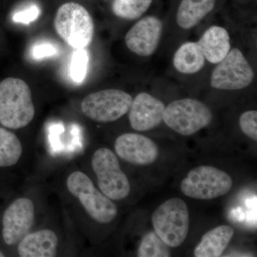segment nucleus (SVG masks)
<instances>
[{
  "label": "nucleus",
  "mask_w": 257,
  "mask_h": 257,
  "mask_svg": "<svg viewBox=\"0 0 257 257\" xmlns=\"http://www.w3.org/2000/svg\"><path fill=\"white\" fill-rule=\"evenodd\" d=\"M133 99L119 89H104L89 94L83 99L81 109L89 119L97 122H111L130 110Z\"/></svg>",
  "instance_id": "6e6552de"
},
{
  "label": "nucleus",
  "mask_w": 257,
  "mask_h": 257,
  "mask_svg": "<svg viewBox=\"0 0 257 257\" xmlns=\"http://www.w3.org/2000/svg\"><path fill=\"white\" fill-rule=\"evenodd\" d=\"M114 149L118 156L132 165H151L159 157V149L151 139L136 133H126L116 139Z\"/></svg>",
  "instance_id": "9b49d317"
},
{
  "label": "nucleus",
  "mask_w": 257,
  "mask_h": 257,
  "mask_svg": "<svg viewBox=\"0 0 257 257\" xmlns=\"http://www.w3.org/2000/svg\"><path fill=\"white\" fill-rule=\"evenodd\" d=\"M213 114L204 103L194 99H178L165 107L166 125L183 136H191L210 124Z\"/></svg>",
  "instance_id": "39448f33"
},
{
  "label": "nucleus",
  "mask_w": 257,
  "mask_h": 257,
  "mask_svg": "<svg viewBox=\"0 0 257 257\" xmlns=\"http://www.w3.org/2000/svg\"><path fill=\"white\" fill-rule=\"evenodd\" d=\"M67 187L94 220L101 224H109L117 216V207L115 204L99 192L90 178L83 172L71 174L67 178Z\"/></svg>",
  "instance_id": "20e7f679"
},
{
  "label": "nucleus",
  "mask_w": 257,
  "mask_h": 257,
  "mask_svg": "<svg viewBox=\"0 0 257 257\" xmlns=\"http://www.w3.org/2000/svg\"><path fill=\"white\" fill-rule=\"evenodd\" d=\"M165 105L162 101L147 93H140L130 106V119L132 127L136 131L145 132L156 127L163 121Z\"/></svg>",
  "instance_id": "ddd939ff"
},
{
  "label": "nucleus",
  "mask_w": 257,
  "mask_h": 257,
  "mask_svg": "<svg viewBox=\"0 0 257 257\" xmlns=\"http://www.w3.org/2000/svg\"><path fill=\"white\" fill-rule=\"evenodd\" d=\"M54 25L59 36L76 50L85 48L92 41L94 22L89 12L78 3L61 5L55 15Z\"/></svg>",
  "instance_id": "f03ea898"
},
{
  "label": "nucleus",
  "mask_w": 257,
  "mask_h": 257,
  "mask_svg": "<svg viewBox=\"0 0 257 257\" xmlns=\"http://www.w3.org/2000/svg\"><path fill=\"white\" fill-rule=\"evenodd\" d=\"M58 238L53 231L43 229L29 233L18 243V253L21 257L56 256Z\"/></svg>",
  "instance_id": "4468645a"
},
{
  "label": "nucleus",
  "mask_w": 257,
  "mask_h": 257,
  "mask_svg": "<svg viewBox=\"0 0 257 257\" xmlns=\"http://www.w3.org/2000/svg\"><path fill=\"white\" fill-rule=\"evenodd\" d=\"M92 166L98 186L106 197L114 201L128 197L131 190L130 182L114 152L107 148L96 150L92 156Z\"/></svg>",
  "instance_id": "0eeeda50"
},
{
  "label": "nucleus",
  "mask_w": 257,
  "mask_h": 257,
  "mask_svg": "<svg viewBox=\"0 0 257 257\" xmlns=\"http://www.w3.org/2000/svg\"><path fill=\"white\" fill-rule=\"evenodd\" d=\"M232 186L231 177L224 171L200 166L189 172L181 183V190L187 197L208 200L224 196Z\"/></svg>",
  "instance_id": "423d86ee"
},
{
  "label": "nucleus",
  "mask_w": 257,
  "mask_h": 257,
  "mask_svg": "<svg viewBox=\"0 0 257 257\" xmlns=\"http://www.w3.org/2000/svg\"><path fill=\"white\" fill-rule=\"evenodd\" d=\"M40 14V10L36 5L15 13L13 17V21L17 23L30 24L36 20Z\"/></svg>",
  "instance_id": "b1692460"
},
{
  "label": "nucleus",
  "mask_w": 257,
  "mask_h": 257,
  "mask_svg": "<svg viewBox=\"0 0 257 257\" xmlns=\"http://www.w3.org/2000/svg\"><path fill=\"white\" fill-rule=\"evenodd\" d=\"M216 0H182L177 15L179 26L189 30L198 24L214 9Z\"/></svg>",
  "instance_id": "f3484780"
},
{
  "label": "nucleus",
  "mask_w": 257,
  "mask_h": 257,
  "mask_svg": "<svg viewBox=\"0 0 257 257\" xmlns=\"http://www.w3.org/2000/svg\"><path fill=\"white\" fill-rule=\"evenodd\" d=\"M253 79L254 73L248 61L239 49L234 48L213 71L211 86L221 90H239L250 85Z\"/></svg>",
  "instance_id": "1a4fd4ad"
},
{
  "label": "nucleus",
  "mask_w": 257,
  "mask_h": 257,
  "mask_svg": "<svg viewBox=\"0 0 257 257\" xmlns=\"http://www.w3.org/2000/svg\"><path fill=\"white\" fill-rule=\"evenodd\" d=\"M240 128L246 136L251 140H257V111H245L240 116Z\"/></svg>",
  "instance_id": "5701e85b"
},
{
  "label": "nucleus",
  "mask_w": 257,
  "mask_h": 257,
  "mask_svg": "<svg viewBox=\"0 0 257 257\" xmlns=\"http://www.w3.org/2000/svg\"><path fill=\"white\" fill-rule=\"evenodd\" d=\"M234 229L228 225H221L207 231L194 249L197 257L221 256L232 239Z\"/></svg>",
  "instance_id": "dca6fc26"
},
{
  "label": "nucleus",
  "mask_w": 257,
  "mask_h": 257,
  "mask_svg": "<svg viewBox=\"0 0 257 257\" xmlns=\"http://www.w3.org/2000/svg\"><path fill=\"white\" fill-rule=\"evenodd\" d=\"M162 32L163 24L158 18L146 17L128 30L125 43L133 53L141 57H150L156 51Z\"/></svg>",
  "instance_id": "f8f14e48"
},
{
  "label": "nucleus",
  "mask_w": 257,
  "mask_h": 257,
  "mask_svg": "<svg viewBox=\"0 0 257 257\" xmlns=\"http://www.w3.org/2000/svg\"><path fill=\"white\" fill-rule=\"evenodd\" d=\"M152 0H114L111 6L116 16L125 20H136L151 5Z\"/></svg>",
  "instance_id": "aec40b11"
},
{
  "label": "nucleus",
  "mask_w": 257,
  "mask_h": 257,
  "mask_svg": "<svg viewBox=\"0 0 257 257\" xmlns=\"http://www.w3.org/2000/svg\"><path fill=\"white\" fill-rule=\"evenodd\" d=\"M58 50L50 42H42L33 47L32 51V57L37 60L52 57L57 55Z\"/></svg>",
  "instance_id": "393cba45"
},
{
  "label": "nucleus",
  "mask_w": 257,
  "mask_h": 257,
  "mask_svg": "<svg viewBox=\"0 0 257 257\" xmlns=\"http://www.w3.org/2000/svg\"><path fill=\"white\" fill-rule=\"evenodd\" d=\"M4 256H5L4 253L2 252V251H0V257H4Z\"/></svg>",
  "instance_id": "a878e982"
},
{
  "label": "nucleus",
  "mask_w": 257,
  "mask_h": 257,
  "mask_svg": "<svg viewBox=\"0 0 257 257\" xmlns=\"http://www.w3.org/2000/svg\"><path fill=\"white\" fill-rule=\"evenodd\" d=\"M168 245L155 231H151L144 236L139 247V257H168L170 251Z\"/></svg>",
  "instance_id": "412c9836"
},
{
  "label": "nucleus",
  "mask_w": 257,
  "mask_h": 257,
  "mask_svg": "<svg viewBox=\"0 0 257 257\" xmlns=\"http://www.w3.org/2000/svg\"><path fill=\"white\" fill-rule=\"evenodd\" d=\"M23 154V146L14 133L0 127V167L16 165Z\"/></svg>",
  "instance_id": "6ab92c4d"
},
{
  "label": "nucleus",
  "mask_w": 257,
  "mask_h": 257,
  "mask_svg": "<svg viewBox=\"0 0 257 257\" xmlns=\"http://www.w3.org/2000/svg\"><path fill=\"white\" fill-rule=\"evenodd\" d=\"M197 43L206 60L212 64L220 62L231 49L227 30L219 26L208 29Z\"/></svg>",
  "instance_id": "2eb2a0df"
},
{
  "label": "nucleus",
  "mask_w": 257,
  "mask_h": 257,
  "mask_svg": "<svg viewBox=\"0 0 257 257\" xmlns=\"http://www.w3.org/2000/svg\"><path fill=\"white\" fill-rule=\"evenodd\" d=\"M35 221V205L29 198H19L5 210L3 236L9 246L18 244L30 233Z\"/></svg>",
  "instance_id": "9d476101"
},
{
  "label": "nucleus",
  "mask_w": 257,
  "mask_h": 257,
  "mask_svg": "<svg viewBox=\"0 0 257 257\" xmlns=\"http://www.w3.org/2000/svg\"><path fill=\"white\" fill-rule=\"evenodd\" d=\"M156 234L170 247L182 245L189 229V213L187 204L179 198H172L157 208L152 216Z\"/></svg>",
  "instance_id": "7ed1b4c3"
},
{
  "label": "nucleus",
  "mask_w": 257,
  "mask_h": 257,
  "mask_svg": "<svg viewBox=\"0 0 257 257\" xmlns=\"http://www.w3.org/2000/svg\"><path fill=\"white\" fill-rule=\"evenodd\" d=\"M30 88L23 79L8 77L0 82V123L5 127H25L35 117Z\"/></svg>",
  "instance_id": "f257e3e1"
},
{
  "label": "nucleus",
  "mask_w": 257,
  "mask_h": 257,
  "mask_svg": "<svg viewBox=\"0 0 257 257\" xmlns=\"http://www.w3.org/2000/svg\"><path fill=\"white\" fill-rule=\"evenodd\" d=\"M89 55L84 49H77L73 52L69 65V74L74 82L81 83L87 74Z\"/></svg>",
  "instance_id": "4be33fe9"
},
{
  "label": "nucleus",
  "mask_w": 257,
  "mask_h": 257,
  "mask_svg": "<svg viewBox=\"0 0 257 257\" xmlns=\"http://www.w3.org/2000/svg\"><path fill=\"white\" fill-rule=\"evenodd\" d=\"M205 60L197 42H189L183 44L176 52L173 64L178 72L190 74L199 72L204 67Z\"/></svg>",
  "instance_id": "a211bd4d"
}]
</instances>
